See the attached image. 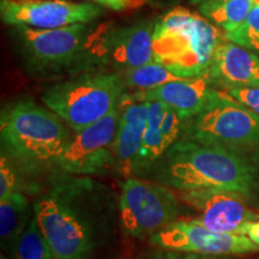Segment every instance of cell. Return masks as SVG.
Here are the masks:
<instances>
[{"instance_id": "obj_10", "label": "cell", "mask_w": 259, "mask_h": 259, "mask_svg": "<svg viewBox=\"0 0 259 259\" xmlns=\"http://www.w3.org/2000/svg\"><path fill=\"white\" fill-rule=\"evenodd\" d=\"M3 22L11 27L57 29L94 23L105 15L103 8L71 0H0Z\"/></svg>"}, {"instance_id": "obj_17", "label": "cell", "mask_w": 259, "mask_h": 259, "mask_svg": "<svg viewBox=\"0 0 259 259\" xmlns=\"http://www.w3.org/2000/svg\"><path fill=\"white\" fill-rule=\"evenodd\" d=\"M147 102L148 124L141 151H139L137 162H136L135 174H143L147 170H151V168L164 156L168 150L163 136L161 134V124L167 106L160 101Z\"/></svg>"}, {"instance_id": "obj_7", "label": "cell", "mask_w": 259, "mask_h": 259, "mask_svg": "<svg viewBox=\"0 0 259 259\" xmlns=\"http://www.w3.org/2000/svg\"><path fill=\"white\" fill-rule=\"evenodd\" d=\"M14 28L25 63L34 72L56 73L82 67L89 71V51L96 29L93 23L57 29Z\"/></svg>"}, {"instance_id": "obj_27", "label": "cell", "mask_w": 259, "mask_h": 259, "mask_svg": "<svg viewBox=\"0 0 259 259\" xmlns=\"http://www.w3.org/2000/svg\"><path fill=\"white\" fill-rule=\"evenodd\" d=\"M245 235L259 247V220L248 223V226L246 227Z\"/></svg>"}, {"instance_id": "obj_25", "label": "cell", "mask_w": 259, "mask_h": 259, "mask_svg": "<svg viewBox=\"0 0 259 259\" xmlns=\"http://www.w3.org/2000/svg\"><path fill=\"white\" fill-rule=\"evenodd\" d=\"M226 93L259 115V88H232Z\"/></svg>"}, {"instance_id": "obj_12", "label": "cell", "mask_w": 259, "mask_h": 259, "mask_svg": "<svg viewBox=\"0 0 259 259\" xmlns=\"http://www.w3.org/2000/svg\"><path fill=\"white\" fill-rule=\"evenodd\" d=\"M150 242L164 250L204 255L246 254L259 247L246 235L221 234L209 231L194 220L176 221L150 238Z\"/></svg>"}, {"instance_id": "obj_21", "label": "cell", "mask_w": 259, "mask_h": 259, "mask_svg": "<svg viewBox=\"0 0 259 259\" xmlns=\"http://www.w3.org/2000/svg\"><path fill=\"white\" fill-rule=\"evenodd\" d=\"M10 255L12 259H53L51 247L42 234L35 213H32Z\"/></svg>"}, {"instance_id": "obj_1", "label": "cell", "mask_w": 259, "mask_h": 259, "mask_svg": "<svg viewBox=\"0 0 259 259\" xmlns=\"http://www.w3.org/2000/svg\"><path fill=\"white\" fill-rule=\"evenodd\" d=\"M151 171L156 183L180 192L216 189L250 198L258 183L253 158L186 139L171 145Z\"/></svg>"}, {"instance_id": "obj_18", "label": "cell", "mask_w": 259, "mask_h": 259, "mask_svg": "<svg viewBox=\"0 0 259 259\" xmlns=\"http://www.w3.org/2000/svg\"><path fill=\"white\" fill-rule=\"evenodd\" d=\"M32 213L28 198L22 192L9 194L0 199V244L3 251L11 253Z\"/></svg>"}, {"instance_id": "obj_26", "label": "cell", "mask_w": 259, "mask_h": 259, "mask_svg": "<svg viewBox=\"0 0 259 259\" xmlns=\"http://www.w3.org/2000/svg\"><path fill=\"white\" fill-rule=\"evenodd\" d=\"M85 2L93 3V4L101 6L103 9H108L116 12L136 10L148 5L145 0H85Z\"/></svg>"}, {"instance_id": "obj_9", "label": "cell", "mask_w": 259, "mask_h": 259, "mask_svg": "<svg viewBox=\"0 0 259 259\" xmlns=\"http://www.w3.org/2000/svg\"><path fill=\"white\" fill-rule=\"evenodd\" d=\"M156 21H143L121 28L96 27L89 52L90 66H111L120 72L153 63Z\"/></svg>"}, {"instance_id": "obj_20", "label": "cell", "mask_w": 259, "mask_h": 259, "mask_svg": "<svg viewBox=\"0 0 259 259\" xmlns=\"http://www.w3.org/2000/svg\"><path fill=\"white\" fill-rule=\"evenodd\" d=\"M120 74L126 88H134L136 90H150L166 83L184 79L157 61L142 65Z\"/></svg>"}, {"instance_id": "obj_6", "label": "cell", "mask_w": 259, "mask_h": 259, "mask_svg": "<svg viewBox=\"0 0 259 259\" xmlns=\"http://www.w3.org/2000/svg\"><path fill=\"white\" fill-rule=\"evenodd\" d=\"M179 139L219 147L245 157H259V115L225 90L183 124Z\"/></svg>"}, {"instance_id": "obj_13", "label": "cell", "mask_w": 259, "mask_h": 259, "mask_svg": "<svg viewBox=\"0 0 259 259\" xmlns=\"http://www.w3.org/2000/svg\"><path fill=\"white\" fill-rule=\"evenodd\" d=\"M180 198L198 212L194 221L221 234L245 235L248 223L259 220V213L248 208L247 197L234 191H181Z\"/></svg>"}, {"instance_id": "obj_22", "label": "cell", "mask_w": 259, "mask_h": 259, "mask_svg": "<svg viewBox=\"0 0 259 259\" xmlns=\"http://www.w3.org/2000/svg\"><path fill=\"white\" fill-rule=\"evenodd\" d=\"M225 35L228 41L247 48L259 56V5L253 6L244 24Z\"/></svg>"}, {"instance_id": "obj_11", "label": "cell", "mask_w": 259, "mask_h": 259, "mask_svg": "<svg viewBox=\"0 0 259 259\" xmlns=\"http://www.w3.org/2000/svg\"><path fill=\"white\" fill-rule=\"evenodd\" d=\"M119 107L89 127L76 132L58 160L57 167L73 176H92L114 164V141Z\"/></svg>"}, {"instance_id": "obj_24", "label": "cell", "mask_w": 259, "mask_h": 259, "mask_svg": "<svg viewBox=\"0 0 259 259\" xmlns=\"http://www.w3.org/2000/svg\"><path fill=\"white\" fill-rule=\"evenodd\" d=\"M184 120L180 118V115L167 106L166 113H164L163 120L161 124V134L163 136L164 143L169 149L174 143L179 141L181 131H183Z\"/></svg>"}, {"instance_id": "obj_15", "label": "cell", "mask_w": 259, "mask_h": 259, "mask_svg": "<svg viewBox=\"0 0 259 259\" xmlns=\"http://www.w3.org/2000/svg\"><path fill=\"white\" fill-rule=\"evenodd\" d=\"M206 77L225 90L259 88V56L247 48L223 40L213 54Z\"/></svg>"}, {"instance_id": "obj_2", "label": "cell", "mask_w": 259, "mask_h": 259, "mask_svg": "<svg viewBox=\"0 0 259 259\" xmlns=\"http://www.w3.org/2000/svg\"><path fill=\"white\" fill-rule=\"evenodd\" d=\"M2 151L30 173L57 167L71 136L51 109L22 99L6 106L0 116Z\"/></svg>"}, {"instance_id": "obj_32", "label": "cell", "mask_w": 259, "mask_h": 259, "mask_svg": "<svg viewBox=\"0 0 259 259\" xmlns=\"http://www.w3.org/2000/svg\"><path fill=\"white\" fill-rule=\"evenodd\" d=\"M2 259H5V258H4V257H3V255H2Z\"/></svg>"}, {"instance_id": "obj_19", "label": "cell", "mask_w": 259, "mask_h": 259, "mask_svg": "<svg viewBox=\"0 0 259 259\" xmlns=\"http://www.w3.org/2000/svg\"><path fill=\"white\" fill-rule=\"evenodd\" d=\"M254 5V0H204L199 4V12L228 34L245 23Z\"/></svg>"}, {"instance_id": "obj_28", "label": "cell", "mask_w": 259, "mask_h": 259, "mask_svg": "<svg viewBox=\"0 0 259 259\" xmlns=\"http://www.w3.org/2000/svg\"><path fill=\"white\" fill-rule=\"evenodd\" d=\"M148 5L156 9H174L178 8V4L181 0H145Z\"/></svg>"}, {"instance_id": "obj_16", "label": "cell", "mask_w": 259, "mask_h": 259, "mask_svg": "<svg viewBox=\"0 0 259 259\" xmlns=\"http://www.w3.org/2000/svg\"><path fill=\"white\" fill-rule=\"evenodd\" d=\"M148 124V102L136 101L125 93L119 106L114 141V164L124 176L134 174Z\"/></svg>"}, {"instance_id": "obj_8", "label": "cell", "mask_w": 259, "mask_h": 259, "mask_svg": "<svg viewBox=\"0 0 259 259\" xmlns=\"http://www.w3.org/2000/svg\"><path fill=\"white\" fill-rule=\"evenodd\" d=\"M178 197L154 181L127 178L121 184L119 216L122 231L134 238H151L177 221Z\"/></svg>"}, {"instance_id": "obj_5", "label": "cell", "mask_w": 259, "mask_h": 259, "mask_svg": "<svg viewBox=\"0 0 259 259\" xmlns=\"http://www.w3.org/2000/svg\"><path fill=\"white\" fill-rule=\"evenodd\" d=\"M125 93L120 73L93 70L51 85L42 94V102L79 132L118 108Z\"/></svg>"}, {"instance_id": "obj_14", "label": "cell", "mask_w": 259, "mask_h": 259, "mask_svg": "<svg viewBox=\"0 0 259 259\" xmlns=\"http://www.w3.org/2000/svg\"><path fill=\"white\" fill-rule=\"evenodd\" d=\"M219 89L206 76L174 80L150 90H136L130 96L136 101H160L174 109L184 121L199 114L210 105Z\"/></svg>"}, {"instance_id": "obj_23", "label": "cell", "mask_w": 259, "mask_h": 259, "mask_svg": "<svg viewBox=\"0 0 259 259\" xmlns=\"http://www.w3.org/2000/svg\"><path fill=\"white\" fill-rule=\"evenodd\" d=\"M21 179L16 169L15 162L2 151L0 157V199L9 194L21 192Z\"/></svg>"}, {"instance_id": "obj_30", "label": "cell", "mask_w": 259, "mask_h": 259, "mask_svg": "<svg viewBox=\"0 0 259 259\" xmlns=\"http://www.w3.org/2000/svg\"><path fill=\"white\" fill-rule=\"evenodd\" d=\"M191 2V4H193V5H197V4H200V3H203L204 0H190Z\"/></svg>"}, {"instance_id": "obj_29", "label": "cell", "mask_w": 259, "mask_h": 259, "mask_svg": "<svg viewBox=\"0 0 259 259\" xmlns=\"http://www.w3.org/2000/svg\"><path fill=\"white\" fill-rule=\"evenodd\" d=\"M164 259H206L202 257V254H196V253H189L185 255H180L176 253H168Z\"/></svg>"}, {"instance_id": "obj_3", "label": "cell", "mask_w": 259, "mask_h": 259, "mask_svg": "<svg viewBox=\"0 0 259 259\" xmlns=\"http://www.w3.org/2000/svg\"><path fill=\"white\" fill-rule=\"evenodd\" d=\"M223 40L226 35L205 17L174 8L155 24V61L181 78L204 77Z\"/></svg>"}, {"instance_id": "obj_31", "label": "cell", "mask_w": 259, "mask_h": 259, "mask_svg": "<svg viewBox=\"0 0 259 259\" xmlns=\"http://www.w3.org/2000/svg\"><path fill=\"white\" fill-rule=\"evenodd\" d=\"M254 3H255V4L259 5V0H254Z\"/></svg>"}, {"instance_id": "obj_4", "label": "cell", "mask_w": 259, "mask_h": 259, "mask_svg": "<svg viewBox=\"0 0 259 259\" xmlns=\"http://www.w3.org/2000/svg\"><path fill=\"white\" fill-rule=\"evenodd\" d=\"M79 186L61 184L34 204V213L53 259H90L97 244L95 213Z\"/></svg>"}]
</instances>
